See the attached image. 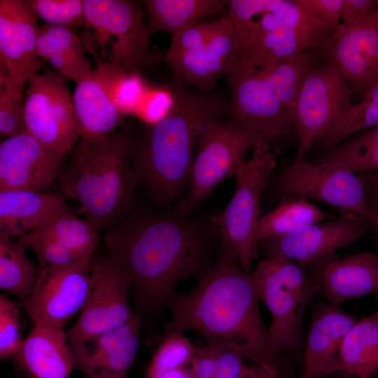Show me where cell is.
<instances>
[{
  "label": "cell",
  "mask_w": 378,
  "mask_h": 378,
  "mask_svg": "<svg viewBox=\"0 0 378 378\" xmlns=\"http://www.w3.org/2000/svg\"><path fill=\"white\" fill-rule=\"evenodd\" d=\"M365 185L371 211L378 215V172L368 174Z\"/></svg>",
  "instance_id": "c3c4849f"
},
{
  "label": "cell",
  "mask_w": 378,
  "mask_h": 378,
  "mask_svg": "<svg viewBox=\"0 0 378 378\" xmlns=\"http://www.w3.org/2000/svg\"><path fill=\"white\" fill-rule=\"evenodd\" d=\"M280 2L281 0L225 1L227 9L226 15L235 30L243 50L257 36L264 15Z\"/></svg>",
  "instance_id": "8d00e7d4"
},
{
  "label": "cell",
  "mask_w": 378,
  "mask_h": 378,
  "mask_svg": "<svg viewBox=\"0 0 378 378\" xmlns=\"http://www.w3.org/2000/svg\"><path fill=\"white\" fill-rule=\"evenodd\" d=\"M92 259L74 265L37 267L34 290L22 301L34 324L62 329L80 312L89 292Z\"/></svg>",
  "instance_id": "9a60e30c"
},
{
  "label": "cell",
  "mask_w": 378,
  "mask_h": 378,
  "mask_svg": "<svg viewBox=\"0 0 378 378\" xmlns=\"http://www.w3.org/2000/svg\"><path fill=\"white\" fill-rule=\"evenodd\" d=\"M34 13L46 24L71 29L86 24L83 1L31 0Z\"/></svg>",
  "instance_id": "ab89813d"
},
{
  "label": "cell",
  "mask_w": 378,
  "mask_h": 378,
  "mask_svg": "<svg viewBox=\"0 0 378 378\" xmlns=\"http://www.w3.org/2000/svg\"><path fill=\"white\" fill-rule=\"evenodd\" d=\"M330 304L378 292V255L364 251L339 258L334 253L302 265Z\"/></svg>",
  "instance_id": "44dd1931"
},
{
  "label": "cell",
  "mask_w": 378,
  "mask_h": 378,
  "mask_svg": "<svg viewBox=\"0 0 378 378\" xmlns=\"http://www.w3.org/2000/svg\"><path fill=\"white\" fill-rule=\"evenodd\" d=\"M377 10L378 12V1H376Z\"/></svg>",
  "instance_id": "f5cc1de1"
},
{
  "label": "cell",
  "mask_w": 378,
  "mask_h": 378,
  "mask_svg": "<svg viewBox=\"0 0 378 378\" xmlns=\"http://www.w3.org/2000/svg\"><path fill=\"white\" fill-rule=\"evenodd\" d=\"M155 378H194V376L190 367L183 366L162 374Z\"/></svg>",
  "instance_id": "681fc988"
},
{
  "label": "cell",
  "mask_w": 378,
  "mask_h": 378,
  "mask_svg": "<svg viewBox=\"0 0 378 378\" xmlns=\"http://www.w3.org/2000/svg\"><path fill=\"white\" fill-rule=\"evenodd\" d=\"M65 78L48 71L30 80L23 107L26 132L63 156L80 137Z\"/></svg>",
  "instance_id": "5bb4252c"
},
{
  "label": "cell",
  "mask_w": 378,
  "mask_h": 378,
  "mask_svg": "<svg viewBox=\"0 0 378 378\" xmlns=\"http://www.w3.org/2000/svg\"><path fill=\"white\" fill-rule=\"evenodd\" d=\"M306 10L318 20L331 36L342 20L344 0H300Z\"/></svg>",
  "instance_id": "7bdbcfd3"
},
{
  "label": "cell",
  "mask_w": 378,
  "mask_h": 378,
  "mask_svg": "<svg viewBox=\"0 0 378 378\" xmlns=\"http://www.w3.org/2000/svg\"><path fill=\"white\" fill-rule=\"evenodd\" d=\"M24 85L10 80L6 69L0 70V134L12 137L25 133L23 121Z\"/></svg>",
  "instance_id": "74e56055"
},
{
  "label": "cell",
  "mask_w": 378,
  "mask_h": 378,
  "mask_svg": "<svg viewBox=\"0 0 378 378\" xmlns=\"http://www.w3.org/2000/svg\"><path fill=\"white\" fill-rule=\"evenodd\" d=\"M303 378H308V377H307L304 376V377H303Z\"/></svg>",
  "instance_id": "db71d44e"
},
{
  "label": "cell",
  "mask_w": 378,
  "mask_h": 378,
  "mask_svg": "<svg viewBox=\"0 0 378 378\" xmlns=\"http://www.w3.org/2000/svg\"><path fill=\"white\" fill-rule=\"evenodd\" d=\"M36 48L40 58L77 84L91 76L92 69L80 36L71 29L48 24L39 27Z\"/></svg>",
  "instance_id": "484cf974"
},
{
  "label": "cell",
  "mask_w": 378,
  "mask_h": 378,
  "mask_svg": "<svg viewBox=\"0 0 378 378\" xmlns=\"http://www.w3.org/2000/svg\"><path fill=\"white\" fill-rule=\"evenodd\" d=\"M141 325L136 315L113 330L69 341L76 368L88 378H127L139 347Z\"/></svg>",
  "instance_id": "ffe728a7"
},
{
  "label": "cell",
  "mask_w": 378,
  "mask_h": 378,
  "mask_svg": "<svg viewBox=\"0 0 378 378\" xmlns=\"http://www.w3.org/2000/svg\"><path fill=\"white\" fill-rule=\"evenodd\" d=\"M153 354L144 378H155L174 369L190 365L198 347L185 332L164 331L150 341Z\"/></svg>",
  "instance_id": "e575fe53"
},
{
  "label": "cell",
  "mask_w": 378,
  "mask_h": 378,
  "mask_svg": "<svg viewBox=\"0 0 378 378\" xmlns=\"http://www.w3.org/2000/svg\"><path fill=\"white\" fill-rule=\"evenodd\" d=\"M316 164L342 168L353 173L378 172V125L340 144Z\"/></svg>",
  "instance_id": "1f68e13d"
},
{
  "label": "cell",
  "mask_w": 378,
  "mask_h": 378,
  "mask_svg": "<svg viewBox=\"0 0 378 378\" xmlns=\"http://www.w3.org/2000/svg\"><path fill=\"white\" fill-rule=\"evenodd\" d=\"M269 184L281 199L309 197L340 209L342 214L366 218L371 213L365 178L342 168L296 159L270 177Z\"/></svg>",
  "instance_id": "7c38bea8"
},
{
  "label": "cell",
  "mask_w": 378,
  "mask_h": 378,
  "mask_svg": "<svg viewBox=\"0 0 378 378\" xmlns=\"http://www.w3.org/2000/svg\"><path fill=\"white\" fill-rule=\"evenodd\" d=\"M276 165V153L262 138L234 176L236 189L227 205L211 217L220 241L234 253L242 270L250 273L257 258L255 231L261 195Z\"/></svg>",
  "instance_id": "ba28073f"
},
{
  "label": "cell",
  "mask_w": 378,
  "mask_h": 378,
  "mask_svg": "<svg viewBox=\"0 0 378 378\" xmlns=\"http://www.w3.org/2000/svg\"><path fill=\"white\" fill-rule=\"evenodd\" d=\"M104 241L129 276L135 314L143 324L168 310L179 284L199 281L211 270L220 237L211 217L137 209L106 231Z\"/></svg>",
  "instance_id": "6da1fadb"
},
{
  "label": "cell",
  "mask_w": 378,
  "mask_h": 378,
  "mask_svg": "<svg viewBox=\"0 0 378 378\" xmlns=\"http://www.w3.org/2000/svg\"><path fill=\"white\" fill-rule=\"evenodd\" d=\"M172 102L166 92L146 90L135 113L153 124L165 115Z\"/></svg>",
  "instance_id": "f6af8a7d"
},
{
  "label": "cell",
  "mask_w": 378,
  "mask_h": 378,
  "mask_svg": "<svg viewBox=\"0 0 378 378\" xmlns=\"http://www.w3.org/2000/svg\"><path fill=\"white\" fill-rule=\"evenodd\" d=\"M72 98L80 138L111 135L122 122L124 115L92 75L77 84Z\"/></svg>",
  "instance_id": "4316f807"
},
{
  "label": "cell",
  "mask_w": 378,
  "mask_h": 378,
  "mask_svg": "<svg viewBox=\"0 0 378 378\" xmlns=\"http://www.w3.org/2000/svg\"><path fill=\"white\" fill-rule=\"evenodd\" d=\"M86 29L80 34L85 51L102 57L108 46L106 61L121 66L127 72L155 64L159 52L150 48V34L144 22V12L136 3L122 0H83Z\"/></svg>",
  "instance_id": "52a82bcc"
},
{
  "label": "cell",
  "mask_w": 378,
  "mask_h": 378,
  "mask_svg": "<svg viewBox=\"0 0 378 378\" xmlns=\"http://www.w3.org/2000/svg\"><path fill=\"white\" fill-rule=\"evenodd\" d=\"M328 63L349 84L365 90L378 78V12L350 24L341 23L322 48Z\"/></svg>",
  "instance_id": "ac0fdd59"
},
{
  "label": "cell",
  "mask_w": 378,
  "mask_h": 378,
  "mask_svg": "<svg viewBox=\"0 0 378 378\" xmlns=\"http://www.w3.org/2000/svg\"><path fill=\"white\" fill-rule=\"evenodd\" d=\"M92 75L122 115L136 112L147 90L136 74L128 73L121 66L105 60L97 62Z\"/></svg>",
  "instance_id": "d6a6232c"
},
{
  "label": "cell",
  "mask_w": 378,
  "mask_h": 378,
  "mask_svg": "<svg viewBox=\"0 0 378 378\" xmlns=\"http://www.w3.org/2000/svg\"><path fill=\"white\" fill-rule=\"evenodd\" d=\"M333 376L334 378H356L355 377L343 372H340ZM372 378H378V373L374 375Z\"/></svg>",
  "instance_id": "816d5d0a"
},
{
  "label": "cell",
  "mask_w": 378,
  "mask_h": 378,
  "mask_svg": "<svg viewBox=\"0 0 378 378\" xmlns=\"http://www.w3.org/2000/svg\"><path fill=\"white\" fill-rule=\"evenodd\" d=\"M64 156L28 133L0 144V191L48 189L62 170Z\"/></svg>",
  "instance_id": "e0dca14e"
},
{
  "label": "cell",
  "mask_w": 378,
  "mask_h": 378,
  "mask_svg": "<svg viewBox=\"0 0 378 378\" xmlns=\"http://www.w3.org/2000/svg\"><path fill=\"white\" fill-rule=\"evenodd\" d=\"M349 83L335 66H313L297 94L292 127L298 139L297 160L326 136L344 109L352 103Z\"/></svg>",
  "instance_id": "8fae6325"
},
{
  "label": "cell",
  "mask_w": 378,
  "mask_h": 378,
  "mask_svg": "<svg viewBox=\"0 0 378 378\" xmlns=\"http://www.w3.org/2000/svg\"><path fill=\"white\" fill-rule=\"evenodd\" d=\"M374 5L373 0H344L342 23L350 24L365 18L374 10Z\"/></svg>",
  "instance_id": "7dc6e473"
},
{
  "label": "cell",
  "mask_w": 378,
  "mask_h": 378,
  "mask_svg": "<svg viewBox=\"0 0 378 378\" xmlns=\"http://www.w3.org/2000/svg\"><path fill=\"white\" fill-rule=\"evenodd\" d=\"M67 211L57 195L27 190L0 191V232L20 238Z\"/></svg>",
  "instance_id": "d4e9b609"
},
{
  "label": "cell",
  "mask_w": 378,
  "mask_h": 378,
  "mask_svg": "<svg viewBox=\"0 0 378 378\" xmlns=\"http://www.w3.org/2000/svg\"><path fill=\"white\" fill-rule=\"evenodd\" d=\"M251 273L244 272L232 250L220 241L211 270L189 292L175 294L164 330H192L206 344L232 349L254 365H272L276 354L263 323Z\"/></svg>",
  "instance_id": "7a4b0ae2"
},
{
  "label": "cell",
  "mask_w": 378,
  "mask_h": 378,
  "mask_svg": "<svg viewBox=\"0 0 378 378\" xmlns=\"http://www.w3.org/2000/svg\"><path fill=\"white\" fill-rule=\"evenodd\" d=\"M242 51L229 19L225 26L204 46L181 54L168 64L174 79L205 92L214 86L220 76L230 74Z\"/></svg>",
  "instance_id": "7402d4cb"
},
{
  "label": "cell",
  "mask_w": 378,
  "mask_h": 378,
  "mask_svg": "<svg viewBox=\"0 0 378 378\" xmlns=\"http://www.w3.org/2000/svg\"><path fill=\"white\" fill-rule=\"evenodd\" d=\"M216 372L214 378H237L248 372L252 365L245 363L239 352L227 347L215 346Z\"/></svg>",
  "instance_id": "ee69618b"
},
{
  "label": "cell",
  "mask_w": 378,
  "mask_h": 378,
  "mask_svg": "<svg viewBox=\"0 0 378 378\" xmlns=\"http://www.w3.org/2000/svg\"><path fill=\"white\" fill-rule=\"evenodd\" d=\"M228 20L227 16L223 15L214 20L194 24L172 36L166 53V61L170 62L186 51L204 46L225 26Z\"/></svg>",
  "instance_id": "60d3db41"
},
{
  "label": "cell",
  "mask_w": 378,
  "mask_h": 378,
  "mask_svg": "<svg viewBox=\"0 0 378 378\" xmlns=\"http://www.w3.org/2000/svg\"><path fill=\"white\" fill-rule=\"evenodd\" d=\"M260 300L271 314L269 335L276 352L302 346L304 311L318 294L305 268L290 260L267 258L251 273Z\"/></svg>",
  "instance_id": "9c48e42d"
},
{
  "label": "cell",
  "mask_w": 378,
  "mask_h": 378,
  "mask_svg": "<svg viewBox=\"0 0 378 378\" xmlns=\"http://www.w3.org/2000/svg\"><path fill=\"white\" fill-rule=\"evenodd\" d=\"M25 248L0 232V288L21 299L32 293L37 267L29 259Z\"/></svg>",
  "instance_id": "4dcf8cb0"
},
{
  "label": "cell",
  "mask_w": 378,
  "mask_h": 378,
  "mask_svg": "<svg viewBox=\"0 0 378 378\" xmlns=\"http://www.w3.org/2000/svg\"><path fill=\"white\" fill-rule=\"evenodd\" d=\"M340 372L356 378L378 373V311L358 320L345 336L340 351Z\"/></svg>",
  "instance_id": "83f0119b"
},
{
  "label": "cell",
  "mask_w": 378,
  "mask_h": 378,
  "mask_svg": "<svg viewBox=\"0 0 378 378\" xmlns=\"http://www.w3.org/2000/svg\"><path fill=\"white\" fill-rule=\"evenodd\" d=\"M34 231L86 257L93 256L99 239V232L88 220L78 218L68 210Z\"/></svg>",
  "instance_id": "d590c367"
},
{
  "label": "cell",
  "mask_w": 378,
  "mask_h": 378,
  "mask_svg": "<svg viewBox=\"0 0 378 378\" xmlns=\"http://www.w3.org/2000/svg\"><path fill=\"white\" fill-rule=\"evenodd\" d=\"M223 115L216 111L203 113L196 126L197 153L194 159L186 195L177 204L174 215L188 216L222 181L234 177L246 154L262 138L260 133L241 127L229 120L221 122Z\"/></svg>",
  "instance_id": "8992f818"
},
{
  "label": "cell",
  "mask_w": 378,
  "mask_h": 378,
  "mask_svg": "<svg viewBox=\"0 0 378 378\" xmlns=\"http://www.w3.org/2000/svg\"><path fill=\"white\" fill-rule=\"evenodd\" d=\"M174 81L167 113L138 134H131L130 140V157L140 182L164 208L188 185L199 118L204 112L226 114L227 110V104L220 99L193 92L184 81Z\"/></svg>",
  "instance_id": "3957f363"
},
{
  "label": "cell",
  "mask_w": 378,
  "mask_h": 378,
  "mask_svg": "<svg viewBox=\"0 0 378 378\" xmlns=\"http://www.w3.org/2000/svg\"><path fill=\"white\" fill-rule=\"evenodd\" d=\"M22 303L15 302L5 294L0 295V357H12L23 339L21 334L20 309Z\"/></svg>",
  "instance_id": "b9f144b4"
},
{
  "label": "cell",
  "mask_w": 378,
  "mask_h": 378,
  "mask_svg": "<svg viewBox=\"0 0 378 378\" xmlns=\"http://www.w3.org/2000/svg\"><path fill=\"white\" fill-rule=\"evenodd\" d=\"M363 99L346 107L328 134L315 146L330 150L346 137L378 125V78L364 91Z\"/></svg>",
  "instance_id": "836d02e7"
},
{
  "label": "cell",
  "mask_w": 378,
  "mask_h": 378,
  "mask_svg": "<svg viewBox=\"0 0 378 378\" xmlns=\"http://www.w3.org/2000/svg\"><path fill=\"white\" fill-rule=\"evenodd\" d=\"M368 220L370 227L372 230L378 244V215L371 211L370 216L368 217Z\"/></svg>",
  "instance_id": "f907efd6"
},
{
  "label": "cell",
  "mask_w": 378,
  "mask_h": 378,
  "mask_svg": "<svg viewBox=\"0 0 378 378\" xmlns=\"http://www.w3.org/2000/svg\"><path fill=\"white\" fill-rule=\"evenodd\" d=\"M281 200L275 209L260 218L255 231L258 244L261 240L283 237L332 217L304 197L290 196Z\"/></svg>",
  "instance_id": "f546056e"
},
{
  "label": "cell",
  "mask_w": 378,
  "mask_h": 378,
  "mask_svg": "<svg viewBox=\"0 0 378 378\" xmlns=\"http://www.w3.org/2000/svg\"><path fill=\"white\" fill-rule=\"evenodd\" d=\"M317 50L250 74L228 75V120L260 133L272 144L293 132L292 114L301 83L315 62Z\"/></svg>",
  "instance_id": "5b68a950"
},
{
  "label": "cell",
  "mask_w": 378,
  "mask_h": 378,
  "mask_svg": "<svg viewBox=\"0 0 378 378\" xmlns=\"http://www.w3.org/2000/svg\"><path fill=\"white\" fill-rule=\"evenodd\" d=\"M24 248H30L36 253L41 267L66 266L79 264L90 260L53 239L32 231L18 239Z\"/></svg>",
  "instance_id": "f35d334b"
},
{
  "label": "cell",
  "mask_w": 378,
  "mask_h": 378,
  "mask_svg": "<svg viewBox=\"0 0 378 378\" xmlns=\"http://www.w3.org/2000/svg\"><path fill=\"white\" fill-rule=\"evenodd\" d=\"M12 358L31 378H69L76 368L66 332L36 324Z\"/></svg>",
  "instance_id": "cb8c5ba5"
},
{
  "label": "cell",
  "mask_w": 378,
  "mask_h": 378,
  "mask_svg": "<svg viewBox=\"0 0 378 378\" xmlns=\"http://www.w3.org/2000/svg\"><path fill=\"white\" fill-rule=\"evenodd\" d=\"M39 26L29 1H0V58L10 80L24 85L37 77Z\"/></svg>",
  "instance_id": "d6986e66"
},
{
  "label": "cell",
  "mask_w": 378,
  "mask_h": 378,
  "mask_svg": "<svg viewBox=\"0 0 378 378\" xmlns=\"http://www.w3.org/2000/svg\"><path fill=\"white\" fill-rule=\"evenodd\" d=\"M190 368L194 378H214L216 372V349L206 344L198 347Z\"/></svg>",
  "instance_id": "bcb514c9"
},
{
  "label": "cell",
  "mask_w": 378,
  "mask_h": 378,
  "mask_svg": "<svg viewBox=\"0 0 378 378\" xmlns=\"http://www.w3.org/2000/svg\"><path fill=\"white\" fill-rule=\"evenodd\" d=\"M270 30L256 36L241 52L230 74H250L300 54L323 48L330 38L325 27L300 0H282L267 17Z\"/></svg>",
  "instance_id": "30bf717a"
},
{
  "label": "cell",
  "mask_w": 378,
  "mask_h": 378,
  "mask_svg": "<svg viewBox=\"0 0 378 378\" xmlns=\"http://www.w3.org/2000/svg\"><path fill=\"white\" fill-rule=\"evenodd\" d=\"M131 126L99 138H80L58 181L62 191L82 206L98 232L107 231L138 209L140 183L130 153Z\"/></svg>",
  "instance_id": "277c9868"
},
{
  "label": "cell",
  "mask_w": 378,
  "mask_h": 378,
  "mask_svg": "<svg viewBox=\"0 0 378 378\" xmlns=\"http://www.w3.org/2000/svg\"><path fill=\"white\" fill-rule=\"evenodd\" d=\"M370 227L368 218L354 214L302 227L287 235L259 241L267 258L286 259L302 265L325 258L362 237Z\"/></svg>",
  "instance_id": "2e32d148"
},
{
  "label": "cell",
  "mask_w": 378,
  "mask_h": 378,
  "mask_svg": "<svg viewBox=\"0 0 378 378\" xmlns=\"http://www.w3.org/2000/svg\"><path fill=\"white\" fill-rule=\"evenodd\" d=\"M146 28L150 34L164 31L172 36L199 20L220 13L226 7L221 0H148Z\"/></svg>",
  "instance_id": "f1b7e54d"
},
{
  "label": "cell",
  "mask_w": 378,
  "mask_h": 378,
  "mask_svg": "<svg viewBox=\"0 0 378 378\" xmlns=\"http://www.w3.org/2000/svg\"><path fill=\"white\" fill-rule=\"evenodd\" d=\"M356 322L335 305L324 304L315 309L305 341V377L322 378L340 372V349Z\"/></svg>",
  "instance_id": "603a6c76"
},
{
  "label": "cell",
  "mask_w": 378,
  "mask_h": 378,
  "mask_svg": "<svg viewBox=\"0 0 378 378\" xmlns=\"http://www.w3.org/2000/svg\"><path fill=\"white\" fill-rule=\"evenodd\" d=\"M130 292L129 276L111 255L92 257L89 292L77 321L66 332L69 341L90 339L134 318Z\"/></svg>",
  "instance_id": "4fadbf2b"
}]
</instances>
